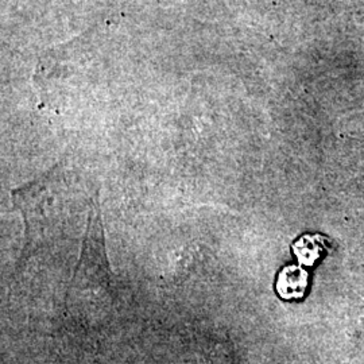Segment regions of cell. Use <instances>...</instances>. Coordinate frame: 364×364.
<instances>
[{
    "mask_svg": "<svg viewBox=\"0 0 364 364\" xmlns=\"http://www.w3.org/2000/svg\"><path fill=\"white\" fill-rule=\"evenodd\" d=\"M112 287V277L105 252V232L99 198L93 203L87 232L82 239L81 257L73 274L69 299L80 301L103 299Z\"/></svg>",
    "mask_w": 364,
    "mask_h": 364,
    "instance_id": "cell-2",
    "label": "cell"
},
{
    "mask_svg": "<svg viewBox=\"0 0 364 364\" xmlns=\"http://www.w3.org/2000/svg\"><path fill=\"white\" fill-rule=\"evenodd\" d=\"M99 193H87L66 183L53 170L25 188L14 191L15 205L23 215L26 234L21 264L76 242L87 231L93 203Z\"/></svg>",
    "mask_w": 364,
    "mask_h": 364,
    "instance_id": "cell-1",
    "label": "cell"
},
{
    "mask_svg": "<svg viewBox=\"0 0 364 364\" xmlns=\"http://www.w3.org/2000/svg\"><path fill=\"white\" fill-rule=\"evenodd\" d=\"M294 254L299 258L301 264L312 266L323 254V237L320 236H304L299 239L294 246Z\"/></svg>",
    "mask_w": 364,
    "mask_h": 364,
    "instance_id": "cell-4",
    "label": "cell"
},
{
    "mask_svg": "<svg viewBox=\"0 0 364 364\" xmlns=\"http://www.w3.org/2000/svg\"><path fill=\"white\" fill-rule=\"evenodd\" d=\"M309 274L301 266H287L278 275L277 293L281 299H299L306 293Z\"/></svg>",
    "mask_w": 364,
    "mask_h": 364,
    "instance_id": "cell-3",
    "label": "cell"
}]
</instances>
